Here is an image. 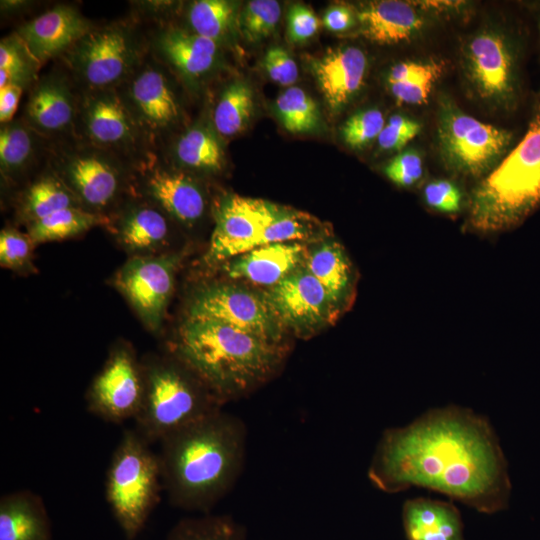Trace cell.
<instances>
[{"mask_svg":"<svg viewBox=\"0 0 540 540\" xmlns=\"http://www.w3.org/2000/svg\"><path fill=\"white\" fill-rule=\"evenodd\" d=\"M52 525L43 499L31 490L0 498V540H52Z\"/></svg>","mask_w":540,"mask_h":540,"instance_id":"4316f807","label":"cell"},{"mask_svg":"<svg viewBox=\"0 0 540 540\" xmlns=\"http://www.w3.org/2000/svg\"><path fill=\"white\" fill-rule=\"evenodd\" d=\"M116 89L151 145L181 120L180 101L165 66L150 52Z\"/></svg>","mask_w":540,"mask_h":540,"instance_id":"7c38bea8","label":"cell"},{"mask_svg":"<svg viewBox=\"0 0 540 540\" xmlns=\"http://www.w3.org/2000/svg\"><path fill=\"white\" fill-rule=\"evenodd\" d=\"M47 157L49 169L93 213L108 216L134 179V164L75 137L50 142Z\"/></svg>","mask_w":540,"mask_h":540,"instance_id":"52a82bcc","label":"cell"},{"mask_svg":"<svg viewBox=\"0 0 540 540\" xmlns=\"http://www.w3.org/2000/svg\"><path fill=\"white\" fill-rule=\"evenodd\" d=\"M253 105V92L246 82L236 80L227 85L213 109L215 132L226 138L240 133L250 120Z\"/></svg>","mask_w":540,"mask_h":540,"instance_id":"836d02e7","label":"cell"},{"mask_svg":"<svg viewBox=\"0 0 540 540\" xmlns=\"http://www.w3.org/2000/svg\"><path fill=\"white\" fill-rule=\"evenodd\" d=\"M74 137L134 165L152 152L116 88L80 91Z\"/></svg>","mask_w":540,"mask_h":540,"instance_id":"30bf717a","label":"cell"},{"mask_svg":"<svg viewBox=\"0 0 540 540\" xmlns=\"http://www.w3.org/2000/svg\"><path fill=\"white\" fill-rule=\"evenodd\" d=\"M169 353L190 367L225 403L269 379L278 369L284 349L219 321L187 318Z\"/></svg>","mask_w":540,"mask_h":540,"instance_id":"3957f363","label":"cell"},{"mask_svg":"<svg viewBox=\"0 0 540 540\" xmlns=\"http://www.w3.org/2000/svg\"><path fill=\"white\" fill-rule=\"evenodd\" d=\"M402 523L407 540H465L460 512L451 502L408 499L402 508Z\"/></svg>","mask_w":540,"mask_h":540,"instance_id":"484cf974","label":"cell"},{"mask_svg":"<svg viewBox=\"0 0 540 540\" xmlns=\"http://www.w3.org/2000/svg\"><path fill=\"white\" fill-rule=\"evenodd\" d=\"M425 202L443 213H455L461 206V192L456 185L444 179L434 180L424 188Z\"/></svg>","mask_w":540,"mask_h":540,"instance_id":"bcb514c9","label":"cell"},{"mask_svg":"<svg viewBox=\"0 0 540 540\" xmlns=\"http://www.w3.org/2000/svg\"><path fill=\"white\" fill-rule=\"evenodd\" d=\"M180 261L181 256L176 253L132 256L113 278L116 289L155 334L165 318Z\"/></svg>","mask_w":540,"mask_h":540,"instance_id":"4fadbf2b","label":"cell"},{"mask_svg":"<svg viewBox=\"0 0 540 540\" xmlns=\"http://www.w3.org/2000/svg\"><path fill=\"white\" fill-rule=\"evenodd\" d=\"M368 478L385 493L421 487L485 514L507 509L512 487L488 420L457 406L432 409L404 427L386 429Z\"/></svg>","mask_w":540,"mask_h":540,"instance_id":"6da1fadb","label":"cell"},{"mask_svg":"<svg viewBox=\"0 0 540 540\" xmlns=\"http://www.w3.org/2000/svg\"><path fill=\"white\" fill-rule=\"evenodd\" d=\"M281 8L274 0L249 1L238 15V28L251 42L268 37L279 22Z\"/></svg>","mask_w":540,"mask_h":540,"instance_id":"ab89813d","label":"cell"},{"mask_svg":"<svg viewBox=\"0 0 540 540\" xmlns=\"http://www.w3.org/2000/svg\"><path fill=\"white\" fill-rule=\"evenodd\" d=\"M50 141L44 139L19 117L0 129V170L5 180L20 179L35 164Z\"/></svg>","mask_w":540,"mask_h":540,"instance_id":"83f0119b","label":"cell"},{"mask_svg":"<svg viewBox=\"0 0 540 540\" xmlns=\"http://www.w3.org/2000/svg\"><path fill=\"white\" fill-rule=\"evenodd\" d=\"M170 217L140 196L119 208L109 221L117 242L132 256L157 255L170 240Z\"/></svg>","mask_w":540,"mask_h":540,"instance_id":"7402d4cb","label":"cell"},{"mask_svg":"<svg viewBox=\"0 0 540 540\" xmlns=\"http://www.w3.org/2000/svg\"><path fill=\"white\" fill-rule=\"evenodd\" d=\"M35 244L28 234L15 228H4L0 233V264L18 273L34 272L32 250Z\"/></svg>","mask_w":540,"mask_h":540,"instance_id":"60d3db41","label":"cell"},{"mask_svg":"<svg viewBox=\"0 0 540 540\" xmlns=\"http://www.w3.org/2000/svg\"><path fill=\"white\" fill-rule=\"evenodd\" d=\"M246 528L230 515L200 514L179 520L165 540H246Z\"/></svg>","mask_w":540,"mask_h":540,"instance_id":"e575fe53","label":"cell"},{"mask_svg":"<svg viewBox=\"0 0 540 540\" xmlns=\"http://www.w3.org/2000/svg\"><path fill=\"white\" fill-rule=\"evenodd\" d=\"M80 90L66 70H54L31 85L21 118L50 142L75 136Z\"/></svg>","mask_w":540,"mask_h":540,"instance_id":"2e32d148","label":"cell"},{"mask_svg":"<svg viewBox=\"0 0 540 540\" xmlns=\"http://www.w3.org/2000/svg\"><path fill=\"white\" fill-rule=\"evenodd\" d=\"M279 207L239 195L222 197L215 207V227L204 262L214 265L255 248Z\"/></svg>","mask_w":540,"mask_h":540,"instance_id":"9a60e30c","label":"cell"},{"mask_svg":"<svg viewBox=\"0 0 540 540\" xmlns=\"http://www.w3.org/2000/svg\"><path fill=\"white\" fill-rule=\"evenodd\" d=\"M95 26L76 7L57 4L20 25L15 33L35 59L44 65L51 59L60 58Z\"/></svg>","mask_w":540,"mask_h":540,"instance_id":"ffe728a7","label":"cell"},{"mask_svg":"<svg viewBox=\"0 0 540 540\" xmlns=\"http://www.w3.org/2000/svg\"><path fill=\"white\" fill-rule=\"evenodd\" d=\"M188 318L225 323L280 344L278 318L267 299L229 284H212L198 290L189 305Z\"/></svg>","mask_w":540,"mask_h":540,"instance_id":"5bb4252c","label":"cell"},{"mask_svg":"<svg viewBox=\"0 0 540 540\" xmlns=\"http://www.w3.org/2000/svg\"><path fill=\"white\" fill-rule=\"evenodd\" d=\"M384 172L396 185L401 187L412 186L423 174L422 158L414 150L403 151L387 163Z\"/></svg>","mask_w":540,"mask_h":540,"instance_id":"ee69618b","label":"cell"},{"mask_svg":"<svg viewBox=\"0 0 540 540\" xmlns=\"http://www.w3.org/2000/svg\"><path fill=\"white\" fill-rule=\"evenodd\" d=\"M306 269L325 287L335 305L349 294L351 266L338 243L325 242L312 250L306 261Z\"/></svg>","mask_w":540,"mask_h":540,"instance_id":"4dcf8cb0","label":"cell"},{"mask_svg":"<svg viewBox=\"0 0 540 540\" xmlns=\"http://www.w3.org/2000/svg\"><path fill=\"white\" fill-rule=\"evenodd\" d=\"M141 360L144 397L134 429L150 445L222 410L216 394L171 353Z\"/></svg>","mask_w":540,"mask_h":540,"instance_id":"5b68a950","label":"cell"},{"mask_svg":"<svg viewBox=\"0 0 540 540\" xmlns=\"http://www.w3.org/2000/svg\"><path fill=\"white\" fill-rule=\"evenodd\" d=\"M465 67L477 94L498 104L514 102L517 66L513 46L501 33L482 31L466 44Z\"/></svg>","mask_w":540,"mask_h":540,"instance_id":"ac0fdd59","label":"cell"},{"mask_svg":"<svg viewBox=\"0 0 540 540\" xmlns=\"http://www.w3.org/2000/svg\"><path fill=\"white\" fill-rule=\"evenodd\" d=\"M320 27L314 12L303 4H295L288 12V37L293 43H302L313 37Z\"/></svg>","mask_w":540,"mask_h":540,"instance_id":"7dc6e473","label":"cell"},{"mask_svg":"<svg viewBox=\"0 0 540 540\" xmlns=\"http://www.w3.org/2000/svg\"><path fill=\"white\" fill-rule=\"evenodd\" d=\"M420 129L418 122L395 114L389 118L380 132L377 138L378 146L385 151L401 150L420 132Z\"/></svg>","mask_w":540,"mask_h":540,"instance_id":"7bdbcfd3","label":"cell"},{"mask_svg":"<svg viewBox=\"0 0 540 540\" xmlns=\"http://www.w3.org/2000/svg\"><path fill=\"white\" fill-rule=\"evenodd\" d=\"M174 157L182 167L218 172L224 165V150L215 130L204 124L187 128L176 140Z\"/></svg>","mask_w":540,"mask_h":540,"instance_id":"f546056e","label":"cell"},{"mask_svg":"<svg viewBox=\"0 0 540 540\" xmlns=\"http://www.w3.org/2000/svg\"><path fill=\"white\" fill-rule=\"evenodd\" d=\"M134 180L141 197L171 219L192 227L203 217L206 198L200 185L189 174L160 164L153 151L134 166Z\"/></svg>","mask_w":540,"mask_h":540,"instance_id":"e0dca14e","label":"cell"},{"mask_svg":"<svg viewBox=\"0 0 540 540\" xmlns=\"http://www.w3.org/2000/svg\"><path fill=\"white\" fill-rule=\"evenodd\" d=\"M438 143L448 168L465 176H481L506 153L512 133L481 122L461 111L450 99H441Z\"/></svg>","mask_w":540,"mask_h":540,"instance_id":"9c48e42d","label":"cell"},{"mask_svg":"<svg viewBox=\"0 0 540 540\" xmlns=\"http://www.w3.org/2000/svg\"><path fill=\"white\" fill-rule=\"evenodd\" d=\"M247 430L220 410L160 442L163 490L176 508L211 513L233 489L244 467Z\"/></svg>","mask_w":540,"mask_h":540,"instance_id":"7a4b0ae2","label":"cell"},{"mask_svg":"<svg viewBox=\"0 0 540 540\" xmlns=\"http://www.w3.org/2000/svg\"><path fill=\"white\" fill-rule=\"evenodd\" d=\"M70 207L82 206L64 182L49 169L23 191L17 204V215L28 225Z\"/></svg>","mask_w":540,"mask_h":540,"instance_id":"f1b7e54d","label":"cell"},{"mask_svg":"<svg viewBox=\"0 0 540 540\" xmlns=\"http://www.w3.org/2000/svg\"><path fill=\"white\" fill-rule=\"evenodd\" d=\"M318 87L332 112L340 111L361 89L368 60L354 46L329 49L310 61Z\"/></svg>","mask_w":540,"mask_h":540,"instance_id":"603a6c76","label":"cell"},{"mask_svg":"<svg viewBox=\"0 0 540 540\" xmlns=\"http://www.w3.org/2000/svg\"><path fill=\"white\" fill-rule=\"evenodd\" d=\"M190 30L218 44L224 40L238 22L237 5L227 0H198L187 12Z\"/></svg>","mask_w":540,"mask_h":540,"instance_id":"d590c367","label":"cell"},{"mask_svg":"<svg viewBox=\"0 0 540 540\" xmlns=\"http://www.w3.org/2000/svg\"><path fill=\"white\" fill-rule=\"evenodd\" d=\"M160 460L135 429L116 446L105 480V497L125 540H135L160 501Z\"/></svg>","mask_w":540,"mask_h":540,"instance_id":"8992f818","label":"cell"},{"mask_svg":"<svg viewBox=\"0 0 540 540\" xmlns=\"http://www.w3.org/2000/svg\"><path fill=\"white\" fill-rule=\"evenodd\" d=\"M539 31H540V23H539Z\"/></svg>","mask_w":540,"mask_h":540,"instance_id":"f907efd6","label":"cell"},{"mask_svg":"<svg viewBox=\"0 0 540 540\" xmlns=\"http://www.w3.org/2000/svg\"><path fill=\"white\" fill-rule=\"evenodd\" d=\"M305 248L298 242L273 243L253 248L225 265L233 279L274 286L299 267Z\"/></svg>","mask_w":540,"mask_h":540,"instance_id":"cb8c5ba5","label":"cell"},{"mask_svg":"<svg viewBox=\"0 0 540 540\" xmlns=\"http://www.w3.org/2000/svg\"><path fill=\"white\" fill-rule=\"evenodd\" d=\"M267 301L278 320L298 330L321 324L335 306L325 287L300 266L272 286Z\"/></svg>","mask_w":540,"mask_h":540,"instance_id":"d6986e66","label":"cell"},{"mask_svg":"<svg viewBox=\"0 0 540 540\" xmlns=\"http://www.w3.org/2000/svg\"><path fill=\"white\" fill-rule=\"evenodd\" d=\"M148 43L155 59L191 81L211 72L219 58L217 42L178 26L155 30Z\"/></svg>","mask_w":540,"mask_h":540,"instance_id":"44dd1931","label":"cell"},{"mask_svg":"<svg viewBox=\"0 0 540 540\" xmlns=\"http://www.w3.org/2000/svg\"><path fill=\"white\" fill-rule=\"evenodd\" d=\"M42 65L30 53L21 38L14 33L0 42V88L8 84L25 87L33 83Z\"/></svg>","mask_w":540,"mask_h":540,"instance_id":"74e56055","label":"cell"},{"mask_svg":"<svg viewBox=\"0 0 540 540\" xmlns=\"http://www.w3.org/2000/svg\"><path fill=\"white\" fill-rule=\"evenodd\" d=\"M23 88L19 84H8L0 88V122L6 124L14 119Z\"/></svg>","mask_w":540,"mask_h":540,"instance_id":"681fc988","label":"cell"},{"mask_svg":"<svg viewBox=\"0 0 540 540\" xmlns=\"http://www.w3.org/2000/svg\"><path fill=\"white\" fill-rule=\"evenodd\" d=\"M144 397L142 360L126 342L116 343L86 396L87 410L104 421L121 423L138 414Z\"/></svg>","mask_w":540,"mask_h":540,"instance_id":"8fae6325","label":"cell"},{"mask_svg":"<svg viewBox=\"0 0 540 540\" xmlns=\"http://www.w3.org/2000/svg\"><path fill=\"white\" fill-rule=\"evenodd\" d=\"M385 126L382 112L367 109L352 115L342 126L343 141L351 148L360 149L377 140Z\"/></svg>","mask_w":540,"mask_h":540,"instance_id":"b9f144b4","label":"cell"},{"mask_svg":"<svg viewBox=\"0 0 540 540\" xmlns=\"http://www.w3.org/2000/svg\"><path fill=\"white\" fill-rule=\"evenodd\" d=\"M358 33L379 44H395L413 37L424 21L407 2L380 0L368 2L355 10Z\"/></svg>","mask_w":540,"mask_h":540,"instance_id":"d4e9b609","label":"cell"},{"mask_svg":"<svg viewBox=\"0 0 540 540\" xmlns=\"http://www.w3.org/2000/svg\"><path fill=\"white\" fill-rule=\"evenodd\" d=\"M110 218L82 207H70L52 213L27 225L34 244L58 241L83 234L99 225H108Z\"/></svg>","mask_w":540,"mask_h":540,"instance_id":"d6a6232c","label":"cell"},{"mask_svg":"<svg viewBox=\"0 0 540 540\" xmlns=\"http://www.w3.org/2000/svg\"><path fill=\"white\" fill-rule=\"evenodd\" d=\"M314 228L309 215L280 206L275 218L264 229L256 247L305 239L312 234Z\"/></svg>","mask_w":540,"mask_h":540,"instance_id":"f35d334b","label":"cell"},{"mask_svg":"<svg viewBox=\"0 0 540 540\" xmlns=\"http://www.w3.org/2000/svg\"><path fill=\"white\" fill-rule=\"evenodd\" d=\"M323 25L332 32H343L356 23L355 10L345 5H333L329 7L323 16Z\"/></svg>","mask_w":540,"mask_h":540,"instance_id":"c3c4849f","label":"cell"},{"mask_svg":"<svg viewBox=\"0 0 540 540\" xmlns=\"http://www.w3.org/2000/svg\"><path fill=\"white\" fill-rule=\"evenodd\" d=\"M438 62L403 61L392 66L387 74L390 91L399 103L422 104L443 71Z\"/></svg>","mask_w":540,"mask_h":540,"instance_id":"1f68e13d","label":"cell"},{"mask_svg":"<svg viewBox=\"0 0 540 540\" xmlns=\"http://www.w3.org/2000/svg\"><path fill=\"white\" fill-rule=\"evenodd\" d=\"M149 43L127 21L95 26L60 59L80 91L116 88L142 63Z\"/></svg>","mask_w":540,"mask_h":540,"instance_id":"ba28073f","label":"cell"},{"mask_svg":"<svg viewBox=\"0 0 540 540\" xmlns=\"http://www.w3.org/2000/svg\"><path fill=\"white\" fill-rule=\"evenodd\" d=\"M540 204V94L522 139L473 191L468 223L491 233L510 228Z\"/></svg>","mask_w":540,"mask_h":540,"instance_id":"277c9868","label":"cell"},{"mask_svg":"<svg viewBox=\"0 0 540 540\" xmlns=\"http://www.w3.org/2000/svg\"><path fill=\"white\" fill-rule=\"evenodd\" d=\"M262 66L274 82L289 86L298 79V67L289 53L281 47H271L264 55Z\"/></svg>","mask_w":540,"mask_h":540,"instance_id":"f6af8a7d","label":"cell"},{"mask_svg":"<svg viewBox=\"0 0 540 540\" xmlns=\"http://www.w3.org/2000/svg\"><path fill=\"white\" fill-rule=\"evenodd\" d=\"M275 111L283 127L290 133H309L321 125L316 102L303 89L289 87L275 100Z\"/></svg>","mask_w":540,"mask_h":540,"instance_id":"8d00e7d4","label":"cell"}]
</instances>
